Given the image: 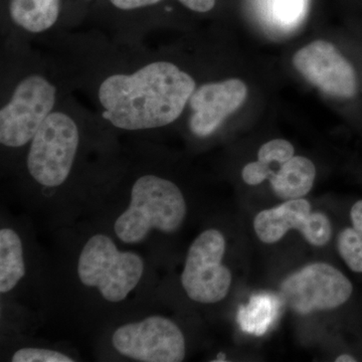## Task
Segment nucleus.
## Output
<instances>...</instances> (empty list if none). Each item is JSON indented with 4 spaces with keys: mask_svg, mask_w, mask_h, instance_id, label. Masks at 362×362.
Instances as JSON below:
<instances>
[{
    "mask_svg": "<svg viewBox=\"0 0 362 362\" xmlns=\"http://www.w3.org/2000/svg\"><path fill=\"white\" fill-rule=\"evenodd\" d=\"M195 90L175 64L152 62L134 73L105 78L98 90L104 118L119 129L148 130L175 122Z\"/></svg>",
    "mask_w": 362,
    "mask_h": 362,
    "instance_id": "1",
    "label": "nucleus"
},
{
    "mask_svg": "<svg viewBox=\"0 0 362 362\" xmlns=\"http://www.w3.org/2000/svg\"><path fill=\"white\" fill-rule=\"evenodd\" d=\"M187 214V202L173 181L153 175L138 178L129 206L115 221L117 238L125 244L142 242L152 230L177 232Z\"/></svg>",
    "mask_w": 362,
    "mask_h": 362,
    "instance_id": "2",
    "label": "nucleus"
},
{
    "mask_svg": "<svg viewBox=\"0 0 362 362\" xmlns=\"http://www.w3.org/2000/svg\"><path fill=\"white\" fill-rule=\"evenodd\" d=\"M144 262L133 252L119 251L108 235L98 233L83 247L78 276L86 287L96 288L112 303L123 301L141 281Z\"/></svg>",
    "mask_w": 362,
    "mask_h": 362,
    "instance_id": "3",
    "label": "nucleus"
},
{
    "mask_svg": "<svg viewBox=\"0 0 362 362\" xmlns=\"http://www.w3.org/2000/svg\"><path fill=\"white\" fill-rule=\"evenodd\" d=\"M77 123L63 112H52L30 141L26 165L42 187H58L70 175L77 156Z\"/></svg>",
    "mask_w": 362,
    "mask_h": 362,
    "instance_id": "4",
    "label": "nucleus"
},
{
    "mask_svg": "<svg viewBox=\"0 0 362 362\" xmlns=\"http://www.w3.org/2000/svg\"><path fill=\"white\" fill-rule=\"evenodd\" d=\"M354 294L351 280L337 267L322 262L294 272L280 285L283 302L300 315L341 308Z\"/></svg>",
    "mask_w": 362,
    "mask_h": 362,
    "instance_id": "5",
    "label": "nucleus"
},
{
    "mask_svg": "<svg viewBox=\"0 0 362 362\" xmlns=\"http://www.w3.org/2000/svg\"><path fill=\"white\" fill-rule=\"evenodd\" d=\"M226 249L225 235L216 228L204 230L190 245L180 281L192 301L214 304L228 296L233 275L223 264Z\"/></svg>",
    "mask_w": 362,
    "mask_h": 362,
    "instance_id": "6",
    "label": "nucleus"
},
{
    "mask_svg": "<svg viewBox=\"0 0 362 362\" xmlns=\"http://www.w3.org/2000/svg\"><path fill=\"white\" fill-rule=\"evenodd\" d=\"M57 89L47 78L28 76L16 86L0 110V142L18 148L32 141L47 117L54 110Z\"/></svg>",
    "mask_w": 362,
    "mask_h": 362,
    "instance_id": "7",
    "label": "nucleus"
},
{
    "mask_svg": "<svg viewBox=\"0 0 362 362\" xmlns=\"http://www.w3.org/2000/svg\"><path fill=\"white\" fill-rule=\"evenodd\" d=\"M112 344L123 356L142 362H180L187 354L182 331L163 316L120 326L112 337Z\"/></svg>",
    "mask_w": 362,
    "mask_h": 362,
    "instance_id": "8",
    "label": "nucleus"
},
{
    "mask_svg": "<svg viewBox=\"0 0 362 362\" xmlns=\"http://www.w3.org/2000/svg\"><path fill=\"white\" fill-rule=\"evenodd\" d=\"M296 70L325 94L344 101H356L361 78L354 64L331 42L316 40L295 54Z\"/></svg>",
    "mask_w": 362,
    "mask_h": 362,
    "instance_id": "9",
    "label": "nucleus"
},
{
    "mask_svg": "<svg viewBox=\"0 0 362 362\" xmlns=\"http://www.w3.org/2000/svg\"><path fill=\"white\" fill-rule=\"evenodd\" d=\"M252 226L259 240L267 245L276 244L291 230H298L309 245L317 247L327 246L333 235L327 214L312 211L310 202L305 199H290L259 211Z\"/></svg>",
    "mask_w": 362,
    "mask_h": 362,
    "instance_id": "10",
    "label": "nucleus"
},
{
    "mask_svg": "<svg viewBox=\"0 0 362 362\" xmlns=\"http://www.w3.org/2000/svg\"><path fill=\"white\" fill-rule=\"evenodd\" d=\"M247 95V86L238 78L201 86L189 99L194 111L190 130L199 137L213 134L230 114L240 108Z\"/></svg>",
    "mask_w": 362,
    "mask_h": 362,
    "instance_id": "11",
    "label": "nucleus"
},
{
    "mask_svg": "<svg viewBox=\"0 0 362 362\" xmlns=\"http://www.w3.org/2000/svg\"><path fill=\"white\" fill-rule=\"evenodd\" d=\"M316 168L310 159L304 156H293L277 171H273L271 187L279 199L284 201L303 199L313 187Z\"/></svg>",
    "mask_w": 362,
    "mask_h": 362,
    "instance_id": "12",
    "label": "nucleus"
},
{
    "mask_svg": "<svg viewBox=\"0 0 362 362\" xmlns=\"http://www.w3.org/2000/svg\"><path fill=\"white\" fill-rule=\"evenodd\" d=\"M61 0H11V21L26 32L44 33L59 20Z\"/></svg>",
    "mask_w": 362,
    "mask_h": 362,
    "instance_id": "13",
    "label": "nucleus"
},
{
    "mask_svg": "<svg viewBox=\"0 0 362 362\" xmlns=\"http://www.w3.org/2000/svg\"><path fill=\"white\" fill-rule=\"evenodd\" d=\"M25 276L23 243L11 228L0 230V293L6 294Z\"/></svg>",
    "mask_w": 362,
    "mask_h": 362,
    "instance_id": "14",
    "label": "nucleus"
},
{
    "mask_svg": "<svg viewBox=\"0 0 362 362\" xmlns=\"http://www.w3.org/2000/svg\"><path fill=\"white\" fill-rule=\"evenodd\" d=\"M349 220L338 233L337 249L347 268L362 276V199L350 206Z\"/></svg>",
    "mask_w": 362,
    "mask_h": 362,
    "instance_id": "15",
    "label": "nucleus"
},
{
    "mask_svg": "<svg viewBox=\"0 0 362 362\" xmlns=\"http://www.w3.org/2000/svg\"><path fill=\"white\" fill-rule=\"evenodd\" d=\"M306 0H272V21L283 30L295 28L303 18Z\"/></svg>",
    "mask_w": 362,
    "mask_h": 362,
    "instance_id": "16",
    "label": "nucleus"
},
{
    "mask_svg": "<svg viewBox=\"0 0 362 362\" xmlns=\"http://www.w3.org/2000/svg\"><path fill=\"white\" fill-rule=\"evenodd\" d=\"M295 156L294 146L285 139H274L265 143L258 152V160L267 165L283 163Z\"/></svg>",
    "mask_w": 362,
    "mask_h": 362,
    "instance_id": "17",
    "label": "nucleus"
},
{
    "mask_svg": "<svg viewBox=\"0 0 362 362\" xmlns=\"http://www.w3.org/2000/svg\"><path fill=\"white\" fill-rule=\"evenodd\" d=\"M13 362H73L70 356L56 351V350L47 349H18L14 352L11 357Z\"/></svg>",
    "mask_w": 362,
    "mask_h": 362,
    "instance_id": "18",
    "label": "nucleus"
},
{
    "mask_svg": "<svg viewBox=\"0 0 362 362\" xmlns=\"http://www.w3.org/2000/svg\"><path fill=\"white\" fill-rule=\"evenodd\" d=\"M272 166L262 163V162L255 161L247 163L242 171L243 180L247 185L255 187V185H261L266 180H269L272 173H273Z\"/></svg>",
    "mask_w": 362,
    "mask_h": 362,
    "instance_id": "19",
    "label": "nucleus"
},
{
    "mask_svg": "<svg viewBox=\"0 0 362 362\" xmlns=\"http://www.w3.org/2000/svg\"><path fill=\"white\" fill-rule=\"evenodd\" d=\"M269 309H270V303H267V302L262 303L261 301H257L255 303L252 302L251 308L247 311L249 313V318H246L247 326L252 327V325H262L265 323L266 321L261 317L264 316L269 320V315H270Z\"/></svg>",
    "mask_w": 362,
    "mask_h": 362,
    "instance_id": "20",
    "label": "nucleus"
},
{
    "mask_svg": "<svg viewBox=\"0 0 362 362\" xmlns=\"http://www.w3.org/2000/svg\"><path fill=\"white\" fill-rule=\"evenodd\" d=\"M160 1L162 0H110L111 4L121 11H134L142 7L154 6Z\"/></svg>",
    "mask_w": 362,
    "mask_h": 362,
    "instance_id": "21",
    "label": "nucleus"
},
{
    "mask_svg": "<svg viewBox=\"0 0 362 362\" xmlns=\"http://www.w3.org/2000/svg\"><path fill=\"white\" fill-rule=\"evenodd\" d=\"M180 2L197 13H207L216 6V0H180Z\"/></svg>",
    "mask_w": 362,
    "mask_h": 362,
    "instance_id": "22",
    "label": "nucleus"
},
{
    "mask_svg": "<svg viewBox=\"0 0 362 362\" xmlns=\"http://www.w3.org/2000/svg\"><path fill=\"white\" fill-rule=\"evenodd\" d=\"M335 361L337 362H356L358 361V358L354 354H343L338 356L337 358H335Z\"/></svg>",
    "mask_w": 362,
    "mask_h": 362,
    "instance_id": "23",
    "label": "nucleus"
},
{
    "mask_svg": "<svg viewBox=\"0 0 362 362\" xmlns=\"http://www.w3.org/2000/svg\"><path fill=\"white\" fill-rule=\"evenodd\" d=\"M216 358H218V359H214V362H216V361H226V356L225 354H218V357H216Z\"/></svg>",
    "mask_w": 362,
    "mask_h": 362,
    "instance_id": "24",
    "label": "nucleus"
}]
</instances>
